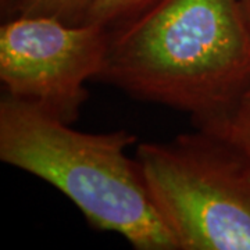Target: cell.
Returning <instances> with one entry per match:
<instances>
[{"mask_svg": "<svg viewBox=\"0 0 250 250\" xmlns=\"http://www.w3.org/2000/svg\"><path fill=\"white\" fill-rule=\"evenodd\" d=\"M206 131L223 136L225 141L250 159V90L221 124Z\"/></svg>", "mask_w": 250, "mask_h": 250, "instance_id": "cell-7", "label": "cell"}, {"mask_svg": "<svg viewBox=\"0 0 250 250\" xmlns=\"http://www.w3.org/2000/svg\"><path fill=\"white\" fill-rule=\"evenodd\" d=\"M135 159L179 250H250V159L223 136L196 128Z\"/></svg>", "mask_w": 250, "mask_h": 250, "instance_id": "cell-3", "label": "cell"}, {"mask_svg": "<svg viewBox=\"0 0 250 250\" xmlns=\"http://www.w3.org/2000/svg\"><path fill=\"white\" fill-rule=\"evenodd\" d=\"M92 0H18L16 16H50L70 24L83 22Z\"/></svg>", "mask_w": 250, "mask_h": 250, "instance_id": "cell-6", "label": "cell"}, {"mask_svg": "<svg viewBox=\"0 0 250 250\" xmlns=\"http://www.w3.org/2000/svg\"><path fill=\"white\" fill-rule=\"evenodd\" d=\"M98 81L213 129L250 90V28L238 0H157L113 28Z\"/></svg>", "mask_w": 250, "mask_h": 250, "instance_id": "cell-1", "label": "cell"}, {"mask_svg": "<svg viewBox=\"0 0 250 250\" xmlns=\"http://www.w3.org/2000/svg\"><path fill=\"white\" fill-rule=\"evenodd\" d=\"M111 31L50 16H16L0 27V81L4 93L72 124L98 80Z\"/></svg>", "mask_w": 250, "mask_h": 250, "instance_id": "cell-4", "label": "cell"}, {"mask_svg": "<svg viewBox=\"0 0 250 250\" xmlns=\"http://www.w3.org/2000/svg\"><path fill=\"white\" fill-rule=\"evenodd\" d=\"M156 1L157 0H92L83 22L100 24L113 29L139 16Z\"/></svg>", "mask_w": 250, "mask_h": 250, "instance_id": "cell-5", "label": "cell"}, {"mask_svg": "<svg viewBox=\"0 0 250 250\" xmlns=\"http://www.w3.org/2000/svg\"><path fill=\"white\" fill-rule=\"evenodd\" d=\"M239 1V6H241L242 11H243V16L246 18V22L250 28V0H238Z\"/></svg>", "mask_w": 250, "mask_h": 250, "instance_id": "cell-9", "label": "cell"}, {"mask_svg": "<svg viewBox=\"0 0 250 250\" xmlns=\"http://www.w3.org/2000/svg\"><path fill=\"white\" fill-rule=\"evenodd\" d=\"M18 0H0V11H1V18L3 21L9 20L14 13V9L17 6Z\"/></svg>", "mask_w": 250, "mask_h": 250, "instance_id": "cell-8", "label": "cell"}, {"mask_svg": "<svg viewBox=\"0 0 250 250\" xmlns=\"http://www.w3.org/2000/svg\"><path fill=\"white\" fill-rule=\"evenodd\" d=\"M42 107L3 93L0 160L62 192L93 229L121 235L136 250H179L153 203L126 129L83 132Z\"/></svg>", "mask_w": 250, "mask_h": 250, "instance_id": "cell-2", "label": "cell"}]
</instances>
